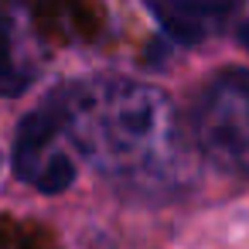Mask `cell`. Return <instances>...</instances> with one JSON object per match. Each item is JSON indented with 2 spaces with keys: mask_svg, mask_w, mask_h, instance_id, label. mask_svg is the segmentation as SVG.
<instances>
[{
  "mask_svg": "<svg viewBox=\"0 0 249 249\" xmlns=\"http://www.w3.org/2000/svg\"><path fill=\"white\" fill-rule=\"evenodd\" d=\"M62 130L82 143L86 157L116 178H154L174 157V113L157 89L116 79L55 92Z\"/></svg>",
  "mask_w": 249,
  "mask_h": 249,
  "instance_id": "cell-1",
  "label": "cell"
},
{
  "mask_svg": "<svg viewBox=\"0 0 249 249\" xmlns=\"http://www.w3.org/2000/svg\"><path fill=\"white\" fill-rule=\"evenodd\" d=\"M198 150L225 174L249 178V72L215 75L195 106Z\"/></svg>",
  "mask_w": 249,
  "mask_h": 249,
  "instance_id": "cell-2",
  "label": "cell"
},
{
  "mask_svg": "<svg viewBox=\"0 0 249 249\" xmlns=\"http://www.w3.org/2000/svg\"><path fill=\"white\" fill-rule=\"evenodd\" d=\"M160 21V28L181 41V45H198L212 38L239 7V0H143Z\"/></svg>",
  "mask_w": 249,
  "mask_h": 249,
  "instance_id": "cell-3",
  "label": "cell"
},
{
  "mask_svg": "<svg viewBox=\"0 0 249 249\" xmlns=\"http://www.w3.org/2000/svg\"><path fill=\"white\" fill-rule=\"evenodd\" d=\"M58 133H62V106H58V96H52L41 109L28 113L21 120V126H18V137H14V174L21 181L31 184L35 171L48 157V147L55 143Z\"/></svg>",
  "mask_w": 249,
  "mask_h": 249,
  "instance_id": "cell-4",
  "label": "cell"
},
{
  "mask_svg": "<svg viewBox=\"0 0 249 249\" xmlns=\"http://www.w3.org/2000/svg\"><path fill=\"white\" fill-rule=\"evenodd\" d=\"M31 82V72L18 62L7 21H0V96H21Z\"/></svg>",
  "mask_w": 249,
  "mask_h": 249,
  "instance_id": "cell-5",
  "label": "cell"
},
{
  "mask_svg": "<svg viewBox=\"0 0 249 249\" xmlns=\"http://www.w3.org/2000/svg\"><path fill=\"white\" fill-rule=\"evenodd\" d=\"M72 181H75V164H72L62 150H52V154L41 160V167L35 171V178H31V184H35L41 195H62Z\"/></svg>",
  "mask_w": 249,
  "mask_h": 249,
  "instance_id": "cell-6",
  "label": "cell"
},
{
  "mask_svg": "<svg viewBox=\"0 0 249 249\" xmlns=\"http://www.w3.org/2000/svg\"><path fill=\"white\" fill-rule=\"evenodd\" d=\"M239 41H242V48L249 52V21H246V24L239 28Z\"/></svg>",
  "mask_w": 249,
  "mask_h": 249,
  "instance_id": "cell-7",
  "label": "cell"
},
{
  "mask_svg": "<svg viewBox=\"0 0 249 249\" xmlns=\"http://www.w3.org/2000/svg\"><path fill=\"white\" fill-rule=\"evenodd\" d=\"M4 4H11V0H0V21H4Z\"/></svg>",
  "mask_w": 249,
  "mask_h": 249,
  "instance_id": "cell-8",
  "label": "cell"
}]
</instances>
